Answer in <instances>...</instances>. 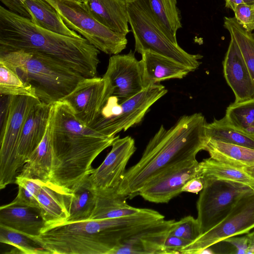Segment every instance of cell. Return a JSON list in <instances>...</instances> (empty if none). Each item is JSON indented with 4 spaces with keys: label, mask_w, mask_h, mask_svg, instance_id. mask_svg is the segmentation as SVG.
Returning <instances> with one entry per match:
<instances>
[{
    "label": "cell",
    "mask_w": 254,
    "mask_h": 254,
    "mask_svg": "<svg viewBox=\"0 0 254 254\" xmlns=\"http://www.w3.org/2000/svg\"><path fill=\"white\" fill-rule=\"evenodd\" d=\"M50 127L53 149L50 181L73 191L93 172L95 159L118 135L107 136L85 125L61 101L52 104Z\"/></svg>",
    "instance_id": "obj_1"
},
{
    "label": "cell",
    "mask_w": 254,
    "mask_h": 254,
    "mask_svg": "<svg viewBox=\"0 0 254 254\" xmlns=\"http://www.w3.org/2000/svg\"><path fill=\"white\" fill-rule=\"evenodd\" d=\"M206 124L205 117L196 113L182 116L169 129L161 125L150 139L140 160L126 171L118 192L132 198L162 171L196 159L198 152L204 150Z\"/></svg>",
    "instance_id": "obj_2"
},
{
    "label": "cell",
    "mask_w": 254,
    "mask_h": 254,
    "mask_svg": "<svg viewBox=\"0 0 254 254\" xmlns=\"http://www.w3.org/2000/svg\"><path fill=\"white\" fill-rule=\"evenodd\" d=\"M24 50L58 60L85 77L97 76L100 51L83 38L58 34L0 6V53Z\"/></svg>",
    "instance_id": "obj_3"
},
{
    "label": "cell",
    "mask_w": 254,
    "mask_h": 254,
    "mask_svg": "<svg viewBox=\"0 0 254 254\" xmlns=\"http://www.w3.org/2000/svg\"><path fill=\"white\" fill-rule=\"evenodd\" d=\"M142 212L117 218L68 222L45 227L31 237L50 254H112L146 222Z\"/></svg>",
    "instance_id": "obj_4"
},
{
    "label": "cell",
    "mask_w": 254,
    "mask_h": 254,
    "mask_svg": "<svg viewBox=\"0 0 254 254\" xmlns=\"http://www.w3.org/2000/svg\"><path fill=\"white\" fill-rule=\"evenodd\" d=\"M0 62L30 84L35 89L38 99L47 104L61 100L85 78L62 62L34 51L1 53Z\"/></svg>",
    "instance_id": "obj_5"
},
{
    "label": "cell",
    "mask_w": 254,
    "mask_h": 254,
    "mask_svg": "<svg viewBox=\"0 0 254 254\" xmlns=\"http://www.w3.org/2000/svg\"><path fill=\"white\" fill-rule=\"evenodd\" d=\"M128 24L135 41L134 51L140 55L151 52L197 69L203 56L191 54L172 42L155 18L147 0H126Z\"/></svg>",
    "instance_id": "obj_6"
},
{
    "label": "cell",
    "mask_w": 254,
    "mask_h": 254,
    "mask_svg": "<svg viewBox=\"0 0 254 254\" xmlns=\"http://www.w3.org/2000/svg\"><path fill=\"white\" fill-rule=\"evenodd\" d=\"M168 92L160 83L149 86L119 103L114 96H110L102 105L97 116L88 126L102 134L116 136L139 123L150 107Z\"/></svg>",
    "instance_id": "obj_7"
},
{
    "label": "cell",
    "mask_w": 254,
    "mask_h": 254,
    "mask_svg": "<svg viewBox=\"0 0 254 254\" xmlns=\"http://www.w3.org/2000/svg\"><path fill=\"white\" fill-rule=\"evenodd\" d=\"M44 0L55 8L69 28L79 33L100 51L114 55L126 48L127 35L114 32L101 23L79 0Z\"/></svg>",
    "instance_id": "obj_8"
},
{
    "label": "cell",
    "mask_w": 254,
    "mask_h": 254,
    "mask_svg": "<svg viewBox=\"0 0 254 254\" xmlns=\"http://www.w3.org/2000/svg\"><path fill=\"white\" fill-rule=\"evenodd\" d=\"M202 178L204 186L196 203L200 235L223 220L243 195L254 190L249 186L237 182Z\"/></svg>",
    "instance_id": "obj_9"
},
{
    "label": "cell",
    "mask_w": 254,
    "mask_h": 254,
    "mask_svg": "<svg viewBox=\"0 0 254 254\" xmlns=\"http://www.w3.org/2000/svg\"><path fill=\"white\" fill-rule=\"evenodd\" d=\"M6 120L1 132L0 149V189L15 182L18 172L17 150L27 117L38 99L26 96H9Z\"/></svg>",
    "instance_id": "obj_10"
},
{
    "label": "cell",
    "mask_w": 254,
    "mask_h": 254,
    "mask_svg": "<svg viewBox=\"0 0 254 254\" xmlns=\"http://www.w3.org/2000/svg\"><path fill=\"white\" fill-rule=\"evenodd\" d=\"M253 229L254 190L243 195L223 220L184 247L180 254H196L229 237L247 234Z\"/></svg>",
    "instance_id": "obj_11"
},
{
    "label": "cell",
    "mask_w": 254,
    "mask_h": 254,
    "mask_svg": "<svg viewBox=\"0 0 254 254\" xmlns=\"http://www.w3.org/2000/svg\"><path fill=\"white\" fill-rule=\"evenodd\" d=\"M103 77L111 96H115L119 103L145 88L140 60H137L131 50L127 54L112 55Z\"/></svg>",
    "instance_id": "obj_12"
},
{
    "label": "cell",
    "mask_w": 254,
    "mask_h": 254,
    "mask_svg": "<svg viewBox=\"0 0 254 254\" xmlns=\"http://www.w3.org/2000/svg\"><path fill=\"white\" fill-rule=\"evenodd\" d=\"M198 177L199 162L196 159L184 161L159 173L144 185L139 195L151 202L167 203L182 192L189 180Z\"/></svg>",
    "instance_id": "obj_13"
},
{
    "label": "cell",
    "mask_w": 254,
    "mask_h": 254,
    "mask_svg": "<svg viewBox=\"0 0 254 254\" xmlns=\"http://www.w3.org/2000/svg\"><path fill=\"white\" fill-rule=\"evenodd\" d=\"M110 96L107 81L103 77H85L60 101L69 106L78 120L89 126Z\"/></svg>",
    "instance_id": "obj_14"
},
{
    "label": "cell",
    "mask_w": 254,
    "mask_h": 254,
    "mask_svg": "<svg viewBox=\"0 0 254 254\" xmlns=\"http://www.w3.org/2000/svg\"><path fill=\"white\" fill-rule=\"evenodd\" d=\"M111 146L104 161L89 176L95 190H118L127 171V165L136 149L135 141L130 136L120 138L118 135Z\"/></svg>",
    "instance_id": "obj_15"
},
{
    "label": "cell",
    "mask_w": 254,
    "mask_h": 254,
    "mask_svg": "<svg viewBox=\"0 0 254 254\" xmlns=\"http://www.w3.org/2000/svg\"><path fill=\"white\" fill-rule=\"evenodd\" d=\"M175 221L164 218L140 229L125 239L112 254H165L164 244Z\"/></svg>",
    "instance_id": "obj_16"
},
{
    "label": "cell",
    "mask_w": 254,
    "mask_h": 254,
    "mask_svg": "<svg viewBox=\"0 0 254 254\" xmlns=\"http://www.w3.org/2000/svg\"><path fill=\"white\" fill-rule=\"evenodd\" d=\"M224 76L234 93V102L254 99V82L237 43L231 38L223 62Z\"/></svg>",
    "instance_id": "obj_17"
},
{
    "label": "cell",
    "mask_w": 254,
    "mask_h": 254,
    "mask_svg": "<svg viewBox=\"0 0 254 254\" xmlns=\"http://www.w3.org/2000/svg\"><path fill=\"white\" fill-rule=\"evenodd\" d=\"M52 104L39 101L30 110L20 136L17 150L18 169L23 167L42 140L49 123Z\"/></svg>",
    "instance_id": "obj_18"
},
{
    "label": "cell",
    "mask_w": 254,
    "mask_h": 254,
    "mask_svg": "<svg viewBox=\"0 0 254 254\" xmlns=\"http://www.w3.org/2000/svg\"><path fill=\"white\" fill-rule=\"evenodd\" d=\"M73 191L48 181L37 195L46 227L65 223L70 217Z\"/></svg>",
    "instance_id": "obj_19"
},
{
    "label": "cell",
    "mask_w": 254,
    "mask_h": 254,
    "mask_svg": "<svg viewBox=\"0 0 254 254\" xmlns=\"http://www.w3.org/2000/svg\"><path fill=\"white\" fill-rule=\"evenodd\" d=\"M0 225L31 237L39 236L46 227L40 208L10 203L0 207Z\"/></svg>",
    "instance_id": "obj_20"
},
{
    "label": "cell",
    "mask_w": 254,
    "mask_h": 254,
    "mask_svg": "<svg viewBox=\"0 0 254 254\" xmlns=\"http://www.w3.org/2000/svg\"><path fill=\"white\" fill-rule=\"evenodd\" d=\"M140 60L144 88L170 79H182L192 70L188 67L162 55L145 51Z\"/></svg>",
    "instance_id": "obj_21"
},
{
    "label": "cell",
    "mask_w": 254,
    "mask_h": 254,
    "mask_svg": "<svg viewBox=\"0 0 254 254\" xmlns=\"http://www.w3.org/2000/svg\"><path fill=\"white\" fill-rule=\"evenodd\" d=\"M96 20L112 31L127 35L128 14L126 0H78Z\"/></svg>",
    "instance_id": "obj_22"
},
{
    "label": "cell",
    "mask_w": 254,
    "mask_h": 254,
    "mask_svg": "<svg viewBox=\"0 0 254 254\" xmlns=\"http://www.w3.org/2000/svg\"><path fill=\"white\" fill-rule=\"evenodd\" d=\"M95 190L96 195V203L90 219L120 218L138 213L143 209L128 205L127 202L128 198L119 193L117 189Z\"/></svg>",
    "instance_id": "obj_23"
},
{
    "label": "cell",
    "mask_w": 254,
    "mask_h": 254,
    "mask_svg": "<svg viewBox=\"0 0 254 254\" xmlns=\"http://www.w3.org/2000/svg\"><path fill=\"white\" fill-rule=\"evenodd\" d=\"M23 4L31 16V20L36 25L67 36L82 37L69 28L55 8L45 0H24Z\"/></svg>",
    "instance_id": "obj_24"
},
{
    "label": "cell",
    "mask_w": 254,
    "mask_h": 254,
    "mask_svg": "<svg viewBox=\"0 0 254 254\" xmlns=\"http://www.w3.org/2000/svg\"><path fill=\"white\" fill-rule=\"evenodd\" d=\"M52 162L53 149L49 120L42 140L27 159L19 175L26 178H37L47 182L50 180Z\"/></svg>",
    "instance_id": "obj_25"
},
{
    "label": "cell",
    "mask_w": 254,
    "mask_h": 254,
    "mask_svg": "<svg viewBox=\"0 0 254 254\" xmlns=\"http://www.w3.org/2000/svg\"><path fill=\"white\" fill-rule=\"evenodd\" d=\"M210 157L238 168L254 165V149L212 139L206 138L204 150Z\"/></svg>",
    "instance_id": "obj_26"
},
{
    "label": "cell",
    "mask_w": 254,
    "mask_h": 254,
    "mask_svg": "<svg viewBox=\"0 0 254 254\" xmlns=\"http://www.w3.org/2000/svg\"><path fill=\"white\" fill-rule=\"evenodd\" d=\"M158 23L170 39L178 44L177 33L182 27L177 0H147Z\"/></svg>",
    "instance_id": "obj_27"
},
{
    "label": "cell",
    "mask_w": 254,
    "mask_h": 254,
    "mask_svg": "<svg viewBox=\"0 0 254 254\" xmlns=\"http://www.w3.org/2000/svg\"><path fill=\"white\" fill-rule=\"evenodd\" d=\"M199 177L232 181L254 189V179L242 168L220 162L210 157L199 162Z\"/></svg>",
    "instance_id": "obj_28"
},
{
    "label": "cell",
    "mask_w": 254,
    "mask_h": 254,
    "mask_svg": "<svg viewBox=\"0 0 254 254\" xmlns=\"http://www.w3.org/2000/svg\"><path fill=\"white\" fill-rule=\"evenodd\" d=\"M68 222L90 219L96 203V191L89 176L84 179L73 190Z\"/></svg>",
    "instance_id": "obj_29"
},
{
    "label": "cell",
    "mask_w": 254,
    "mask_h": 254,
    "mask_svg": "<svg viewBox=\"0 0 254 254\" xmlns=\"http://www.w3.org/2000/svg\"><path fill=\"white\" fill-rule=\"evenodd\" d=\"M206 138L212 139L254 149V135L246 133L229 125L224 117L207 123Z\"/></svg>",
    "instance_id": "obj_30"
},
{
    "label": "cell",
    "mask_w": 254,
    "mask_h": 254,
    "mask_svg": "<svg viewBox=\"0 0 254 254\" xmlns=\"http://www.w3.org/2000/svg\"><path fill=\"white\" fill-rule=\"evenodd\" d=\"M224 27L237 43L254 82V36L246 31L235 17H225Z\"/></svg>",
    "instance_id": "obj_31"
},
{
    "label": "cell",
    "mask_w": 254,
    "mask_h": 254,
    "mask_svg": "<svg viewBox=\"0 0 254 254\" xmlns=\"http://www.w3.org/2000/svg\"><path fill=\"white\" fill-rule=\"evenodd\" d=\"M231 126L254 135V99L229 105L224 117Z\"/></svg>",
    "instance_id": "obj_32"
},
{
    "label": "cell",
    "mask_w": 254,
    "mask_h": 254,
    "mask_svg": "<svg viewBox=\"0 0 254 254\" xmlns=\"http://www.w3.org/2000/svg\"><path fill=\"white\" fill-rule=\"evenodd\" d=\"M0 93L3 96H26L38 99L35 89L2 62H0Z\"/></svg>",
    "instance_id": "obj_33"
},
{
    "label": "cell",
    "mask_w": 254,
    "mask_h": 254,
    "mask_svg": "<svg viewBox=\"0 0 254 254\" xmlns=\"http://www.w3.org/2000/svg\"><path fill=\"white\" fill-rule=\"evenodd\" d=\"M0 242L11 245L24 254H50L26 234L0 225Z\"/></svg>",
    "instance_id": "obj_34"
},
{
    "label": "cell",
    "mask_w": 254,
    "mask_h": 254,
    "mask_svg": "<svg viewBox=\"0 0 254 254\" xmlns=\"http://www.w3.org/2000/svg\"><path fill=\"white\" fill-rule=\"evenodd\" d=\"M45 182L39 179L17 175L14 183L18 185V192L15 199L10 203L40 208L37 195Z\"/></svg>",
    "instance_id": "obj_35"
},
{
    "label": "cell",
    "mask_w": 254,
    "mask_h": 254,
    "mask_svg": "<svg viewBox=\"0 0 254 254\" xmlns=\"http://www.w3.org/2000/svg\"><path fill=\"white\" fill-rule=\"evenodd\" d=\"M170 234L193 242L200 235L197 219L189 215L175 221Z\"/></svg>",
    "instance_id": "obj_36"
},
{
    "label": "cell",
    "mask_w": 254,
    "mask_h": 254,
    "mask_svg": "<svg viewBox=\"0 0 254 254\" xmlns=\"http://www.w3.org/2000/svg\"><path fill=\"white\" fill-rule=\"evenodd\" d=\"M237 21L248 32L254 30V3L237 5L234 10Z\"/></svg>",
    "instance_id": "obj_37"
},
{
    "label": "cell",
    "mask_w": 254,
    "mask_h": 254,
    "mask_svg": "<svg viewBox=\"0 0 254 254\" xmlns=\"http://www.w3.org/2000/svg\"><path fill=\"white\" fill-rule=\"evenodd\" d=\"M223 246L225 253L248 254V244L247 235L236 237L233 236L221 241Z\"/></svg>",
    "instance_id": "obj_38"
},
{
    "label": "cell",
    "mask_w": 254,
    "mask_h": 254,
    "mask_svg": "<svg viewBox=\"0 0 254 254\" xmlns=\"http://www.w3.org/2000/svg\"><path fill=\"white\" fill-rule=\"evenodd\" d=\"M190 243L179 237L169 234L164 244L165 254H180L181 250Z\"/></svg>",
    "instance_id": "obj_39"
},
{
    "label": "cell",
    "mask_w": 254,
    "mask_h": 254,
    "mask_svg": "<svg viewBox=\"0 0 254 254\" xmlns=\"http://www.w3.org/2000/svg\"><path fill=\"white\" fill-rule=\"evenodd\" d=\"M10 11L31 20V16L19 0H0Z\"/></svg>",
    "instance_id": "obj_40"
},
{
    "label": "cell",
    "mask_w": 254,
    "mask_h": 254,
    "mask_svg": "<svg viewBox=\"0 0 254 254\" xmlns=\"http://www.w3.org/2000/svg\"><path fill=\"white\" fill-rule=\"evenodd\" d=\"M204 186V181L202 178L198 177L189 180L183 187L182 192H188L197 193L201 191Z\"/></svg>",
    "instance_id": "obj_41"
},
{
    "label": "cell",
    "mask_w": 254,
    "mask_h": 254,
    "mask_svg": "<svg viewBox=\"0 0 254 254\" xmlns=\"http://www.w3.org/2000/svg\"><path fill=\"white\" fill-rule=\"evenodd\" d=\"M225 6L227 8L234 10L237 5L242 3L254 4V0H225Z\"/></svg>",
    "instance_id": "obj_42"
},
{
    "label": "cell",
    "mask_w": 254,
    "mask_h": 254,
    "mask_svg": "<svg viewBox=\"0 0 254 254\" xmlns=\"http://www.w3.org/2000/svg\"><path fill=\"white\" fill-rule=\"evenodd\" d=\"M248 251L247 254H254V231L247 233Z\"/></svg>",
    "instance_id": "obj_43"
},
{
    "label": "cell",
    "mask_w": 254,
    "mask_h": 254,
    "mask_svg": "<svg viewBox=\"0 0 254 254\" xmlns=\"http://www.w3.org/2000/svg\"><path fill=\"white\" fill-rule=\"evenodd\" d=\"M250 176L254 179V165L241 168Z\"/></svg>",
    "instance_id": "obj_44"
},
{
    "label": "cell",
    "mask_w": 254,
    "mask_h": 254,
    "mask_svg": "<svg viewBox=\"0 0 254 254\" xmlns=\"http://www.w3.org/2000/svg\"><path fill=\"white\" fill-rule=\"evenodd\" d=\"M20 0L23 3V2H24V0Z\"/></svg>",
    "instance_id": "obj_45"
},
{
    "label": "cell",
    "mask_w": 254,
    "mask_h": 254,
    "mask_svg": "<svg viewBox=\"0 0 254 254\" xmlns=\"http://www.w3.org/2000/svg\"><path fill=\"white\" fill-rule=\"evenodd\" d=\"M253 36H254V33H253Z\"/></svg>",
    "instance_id": "obj_46"
}]
</instances>
